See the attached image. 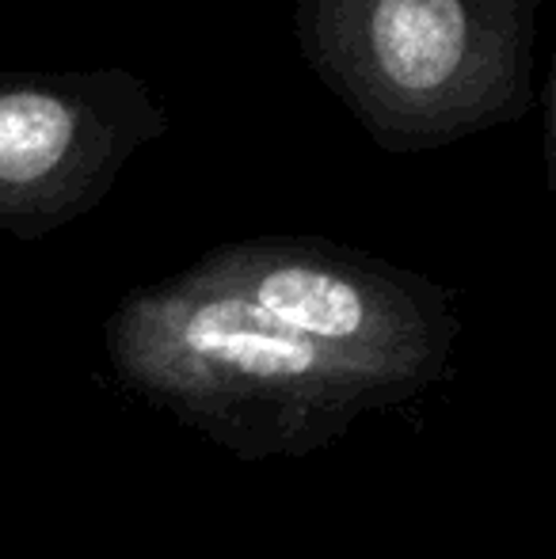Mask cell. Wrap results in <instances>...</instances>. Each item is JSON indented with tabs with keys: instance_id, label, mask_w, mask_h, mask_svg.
<instances>
[{
	"instance_id": "obj_1",
	"label": "cell",
	"mask_w": 556,
	"mask_h": 559,
	"mask_svg": "<svg viewBox=\"0 0 556 559\" xmlns=\"http://www.w3.org/2000/svg\"><path fill=\"white\" fill-rule=\"evenodd\" d=\"M438 282L320 236H252L138 286L104 328L127 392L245 464L309 456L446 373Z\"/></svg>"
},
{
	"instance_id": "obj_2",
	"label": "cell",
	"mask_w": 556,
	"mask_h": 559,
	"mask_svg": "<svg viewBox=\"0 0 556 559\" xmlns=\"http://www.w3.org/2000/svg\"><path fill=\"white\" fill-rule=\"evenodd\" d=\"M542 0H297L301 58L386 153H427L534 107Z\"/></svg>"
},
{
	"instance_id": "obj_3",
	"label": "cell",
	"mask_w": 556,
	"mask_h": 559,
	"mask_svg": "<svg viewBox=\"0 0 556 559\" xmlns=\"http://www.w3.org/2000/svg\"><path fill=\"white\" fill-rule=\"evenodd\" d=\"M164 133V104L127 69H0V233L43 240L92 214Z\"/></svg>"
}]
</instances>
